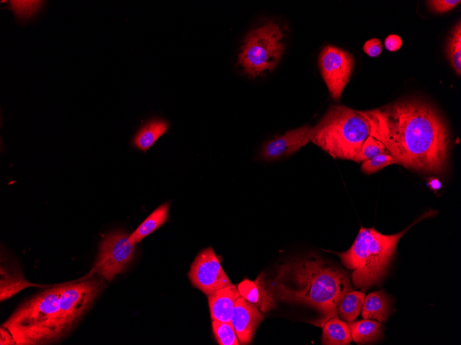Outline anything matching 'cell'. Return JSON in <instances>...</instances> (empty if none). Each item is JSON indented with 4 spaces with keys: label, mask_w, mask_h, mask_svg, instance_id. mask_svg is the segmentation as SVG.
<instances>
[{
    "label": "cell",
    "mask_w": 461,
    "mask_h": 345,
    "mask_svg": "<svg viewBox=\"0 0 461 345\" xmlns=\"http://www.w3.org/2000/svg\"><path fill=\"white\" fill-rule=\"evenodd\" d=\"M371 136L380 140L395 163L416 171L442 174L447 163L449 133L429 102L408 98L367 110Z\"/></svg>",
    "instance_id": "6da1fadb"
},
{
    "label": "cell",
    "mask_w": 461,
    "mask_h": 345,
    "mask_svg": "<svg viewBox=\"0 0 461 345\" xmlns=\"http://www.w3.org/2000/svg\"><path fill=\"white\" fill-rule=\"evenodd\" d=\"M265 284L274 299L306 304L317 309L320 318L313 323L320 326L337 316L340 300L352 291L344 270L314 254L282 264L270 285Z\"/></svg>",
    "instance_id": "7a4b0ae2"
},
{
    "label": "cell",
    "mask_w": 461,
    "mask_h": 345,
    "mask_svg": "<svg viewBox=\"0 0 461 345\" xmlns=\"http://www.w3.org/2000/svg\"><path fill=\"white\" fill-rule=\"evenodd\" d=\"M371 133L372 124L366 111L332 105L312 127L310 142L334 158L360 163L362 146Z\"/></svg>",
    "instance_id": "3957f363"
},
{
    "label": "cell",
    "mask_w": 461,
    "mask_h": 345,
    "mask_svg": "<svg viewBox=\"0 0 461 345\" xmlns=\"http://www.w3.org/2000/svg\"><path fill=\"white\" fill-rule=\"evenodd\" d=\"M431 213H424L406 229L393 235L382 234L374 228L362 227L351 248L336 253L342 263L353 270L354 285L366 290L379 282L386 272L399 240L412 226L430 216Z\"/></svg>",
    "instance_id": "277c9868"
},
{
    "label": "cell",
    "mask_w": 461,
    "mask_h": 345,
    "mask_svg": "<svg viewBox=\"0 0 461 345\" xmlns=\"http://www.w3.org/2000/svg\"><path fill=\"white\" fill-rule=\"evenodd\" d=\"M60 285L40 292L23 302L2 326L17 345L49 344L59 341Z\"/></svg>",
    "instance_id": "5b68a950"
},
{
    "label": "cell",
    "mask_w": 461,
    "mask_h": 345,
    "mask_svg": "<svg viewBox=\"0 0 461 345\" xmlns=\"http://www.w3.org/2000/svg\"><path fill=\"white\" fill-rule=\"evenodd\" d=\"M284 36L279 25L272 21L251 30L244 40L237 64L251 78L273 71L284 50Z\"/></svg>",
    "instance_id": "8992f818"
},
{
    "label": "cell",
    "mask_w": 461,
    "mask_h": 345,
    "mask_svg": "<svg viewBox=\"0 0 461 345\" xmlns=\"http://www.w3.org/2000/svg\"><path fill=\"white\" fill-rule=\"evenodd\" d=\"M101 289V282L91 278L74 284H60L58 331L64 337L88 309Z\"/></svg>",
    "instance_id": "52a82bcc"
},
{
    "label": "cell",
    "mask_w": 461,
    "mask_h": 345,
    "mask_svg": "<svg viewBox=\"0 0 461 345\" xmlns=\"http://www.w3.org/2000/svg\"><path fill=\"white\" fill-rule=\"evenodd\" d=\"M130 235L121 231L107 235L101 241L94 271L110 281L124 271L133 260L135 246Z\"/></svg>",
    "instance_id": "ba28073f"
},
{
    "label": "cell",
    "mask_w": 461,
    "mask_h": 345,
    "mask_svg": "<svg viewBox=\"0 0 461 345\" xmlns=\"http://www.w3.org/2000/svg\"><path fill=\"white\" fill-rule=\"evenodd\" d=\"M318 66L331 98L340 101L353 70V57L341 48L327 45L320 52Z\"/></svg>",
    "instance_id": "9c48e42d"
},
{
    "label": "cell",
    "mask_w": 461,
    "mask_h": 345,
    "mask_svg": "<svg viewBox=\"0 0 461 345\" xmlns=\"http://www.w3.org/2000/svg\"><path fill=\"white\" fill-rule=\"evenodd\" d=\"M188 275L191 283L207 295L231 284L211 247L197 254Z\"/></svg>",
    "instance_id": "30bf717a"
},
{
    "label": "cell",
    "mask_w": 461,
    "mask_h": 345,
    "mask_svg": "<svg viewBox=\"0 0 461 345\" xmlns=\"http://www.w3.org/2000/svg\"><path fill=\"white\" fill-rule=\"evenodd\" d=\"M312 127L305 125L267 141L261 149V157L264 160L273 161L293 154L310 142Z\"/></svg>",
    "instance_id": "8fae6325"
},
{
    "label": "cell",
    "mask_w": 461,
    "mask_h": 345,
    "mask_svg": "<svg viewBox=\"0 0 461 345\" xmlns=\"http://www.w3.org/2000/svg\"><path fill=\"white\" fill-rule=\"evenodd\" d=\"M264 319L262 312L240 296L237 300L231 317V324L236 332L239 344H249L255 329Z\"/></svg>",
    "instance_id": "7c38bea8"
},
{
    "label": "cell",
    "mask_w": 461,
    "mask_h": 345,
    "mask_svg": "<svg viewBox=\"0 0 461 345\" xmlns=\"http://www.w3.org/2000/svg\"><path fill=\"white\" fill-rule=\"evenodd\" d=\"M237 287L230 284L208 295V302L213 320L231 322L235 304L240 297Z\"/></svg>",
    "instance_id": "4fadbf2b"
},
{
    "label": "cell",
    "mask_w": 461,
    "mask_h": 345,
    "mask_svg": "<svg viewBox=\"0 0 461 345\" xmlns=\"http://www.w3.org/2000/svg\"><path fill=\"white\" fill-rule=\"evenodd\" d=\"M237 287L240 295L261 312L266 313L275 306V299L260 276L255 281L244 279Z\"/></svg>",
    "instance_id": "5bb4252c"
},
{
    "label": "cell",
    "mask_w": 461,
    "mask_h": 345,
    "mask_svg": "<svg viewBox=\"0 0 461 345\" xmlns=\"http://www.w3.org/2000/svg\"><path fill=\"white\" fill-rule=\"evenodd\" d=\"M168 129L166 121L153 118L144 124L133 139V145L142 151H146Z\"/></svg>",
    "instance_id": "9a60e30c"
},
{
    "label": "cell",
    "mask_w": 461,
    "mask_h": 345,
    "mask_svg": "<svg viewBox=\"0 0 461 345\" xmlns=\"http://www.w3.org/2000/svg\"><path fill=\"white\" fill-rule=\"evenodd\" d=\"M169 204L164 203L154 210L129 236L130 242L135 245L147 236L157 229L167 220Z\"/></svg>",
    "instance_id": "2e32d148"
},
{
    "label": "cell",
    "mask_w": 461,
    "mask_h": 345,
    "mask_svg": "<svg viewBox=\"0 0 461 345\" xmlns=\"http://www.w3.org/2000/svg\"><path fill=\"white\" fill-rule=\"evenodd\" d=\"M389 313V302L383 291L371 293L364 299L362 311L364 319H375L379 322H384Z\"/></svg>",
    "instance_id": "e0dca14e"
},
{
    "label": "cell",
    "mask_w": 461,
    "mask_h": 345,
    "mask_svg": "<svg viewBox=\"0 0 461 345\" xmlns=\"http://www.w3.org/2000/svg\"><path fill=\"white\" fill-rule=\"evenodd\" d=\"M352 340L348 324L337 317L327 320L323 325L322 342L326 345H346Z\"/></svg>",
    "instance_id": "ac0fdd59"
},
{
    "label": "cell",
    "mask_w": 461,
    "mask_h": 345,
    "mask_svg": "<svg viewBox=\"0 0 461 345\" xmlns=\"http://www.w3.org/2000/svg\"><path fill=\"white\" fill-rule=\"evenodd\" d=\"M352 340L359 344L372 342L378 339L382 333V325L373 320L364 319L357 322H349Z\"/></svg>",
    "instance_id": "d6986e66"
},
{
    "label": "cell",
    "mask_w": 461,
    "mask_h": 345,
    "mask_svg": "<svg viewBox=\"0 0 461 345\" xmlns=\"http://www.w3.org/2000/svg\"><path fill=\"white\" fill-rule=\"evenodd\" d=\"M9 270L1 266V301L6 300L9 297L26 287L34 284L27 282L21 273L18 271L10 273Z\"/></svg>",
    "instance_id": "ffe728a7"
},
{
    "label": "cell",
    "mask_w": 461,
    "mask_h": 345,
    "mask_svg": "<svg viewBox=\"0 0 461 345\" xmlns=\"http://www.w3.org/2000/svg\"><path fill=\"white\" fill-rule=\"evenodd\" d=\"M445 52L455 73L461 74V23L460 20L453 27L447 39Z\"/></svg>",
    "instance_id": "44dd1931"
},
{
    "label": "cell",
    "mask_w": 461,
    "mask_h": 345,
    "mask_svg": "<svg viewBox=\"0 0 461 345\" xmlns=\"http://www.w3.org/2000/svg\"><path fill=\"white\" fill-rule=\"evenodd\" d=\"M364 300V293L362 291H351L340 300L337 313L346 321L354 320L359 315Z\"/></svg>",
    "instance_id": "7402d4cb"
},
{
    "label": "cell",
    "mask_w": 461,
    "mask_h": 345,
    "mask_svg": "<svg viewBox=\"0 0 461 345\" xmlns=\"http://www.w3.org/2000/svg\"><path fill=\"white\" fill-rule=\"evenodd\" d=\"M212 327L215 339L219 345H239L236 332L231 322L213 320Z\"/></svg>",
    "instance_id": "603a6c76"
},
{
    "label": "cell",
    "mask_w": 461,
    "mask_h": 345,
    "mask_svg": "<svg viewBox=\"0 0 461 345\" xmlns=\"http://www.w3.org/2000/svg\"><path fill=\"white\" fill-rule=\"evenodd\" d=\"M395 161L389 153H384L362 162L361 169L367 174H371L393 164Z\"/></svg>",
    "instance_id": "cb8c5ba5"
},
{
    "label": "cell",
    "mask_w": 461,
    "mask_h": 345,
    "mask_svg": "<svg viewBox=\"0 0 461 345\" xmlns=\"http://www.w3.org/2000/svg\"><path fill=\"white\" fill-rule=\"evenodd\" d=\"M384 153H388L384 145L373 136H369L362 146V162Z\"/></svg>",
    "instance_id": "d4e9b609"
},
{
    "label": "cell",
    "mask_w": 461,
    "mask_h": 345,
    "mask_svg": "<svg viewBox=\"0 0 461 345\" xmlns=\"http://www.w3.org/2000/svg\"><path fill=\"white\" fill-rule=\"evenodd\" d=\"M460 3V0H431L426 1L429 8L436 13H444L450 11Z\"/></svg>",
    "instance_id": "484cf974"
},
{
    "label": "cell",
    "mask_w": 461,
    "mask_h": 345,
    "mask_svg": "<svg viewBox=\"0 0 461 345\" xmlns=\"http://www.w3.org/2000/svg\"><path fill=\"white\" fill-rule=\"evenodd\" d=\"M363 50L368 56L377 57L382 51V45L378 39L373 38L365 42Z\"/></svg>",
    "instance_id": "4316f807"
},
{
    "label": "cell",
    "mask_w": 461,
    "mask_h": 345,
    "mask_svg": "<svg viewBox=\"0 0 461 345\" xmlns=\"http://www.w3.org/2000/svg\"><path fill=\"white\" fill-rule=\"evenodd\" d=\"M402 44L401 38L396 34H390L384 40V45L387 50L395 52L398 50Z\"/></svg>",
    "instance_id": "83f0119b"
},
{
    "label": "cell",
    "mask_w": 461,
    "mask_h": 345,
    "mask_svg": "<svg viewBox=\"0 0 461 345\" xmlns=\"http://www.w3.org/2000/svg\"><path fill=\"white\" fill-rule=\"evenodd\" d=\"M0 344H16L11 333L2 326L0 328Z\"/></svg>",
    "instance_id": "f1b7e54d"
},
{
    "label": "cell",
    "mask_w": 461,
    "mask_h": 345,
    "mask_svg": "<svg viewBox=\"0 0 461 345\" xmlns=\"http://www.w3.org/2000/svg\"><path fill=\"white\" fill-rule=\"evenodd\" d=\"M429 185L433 190H438L440 188L441 183L437 179H431L429 182Z\"/></svg>",
    "instance_id": "f546056e"
}]
</instances>
